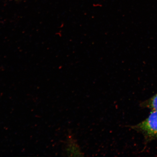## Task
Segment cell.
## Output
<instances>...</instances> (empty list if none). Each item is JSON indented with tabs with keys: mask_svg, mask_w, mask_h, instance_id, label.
<instances>
[{
	"mask_svg": "<svg viewBox=\"0 0 157 157\" xmlns=\"http://www.w3.org/2000/svg\"><path fill=\"white\" fill-rule=\"evenodd\" d=\"M130 127L142 132L148 140L157 138V111H152L144 121Z\"/></svg>",
	"mask_w": 157,
	"mask_h": 157,
	"instance_id": "obj_1",
	"label": "cell"
},
{
	"mask_svg": "<svg viewBox=\"0 0 157 157\" xmlns=\"http://www.w3.org/2000/svg\"><path fill=\"white\" fill-rule=\"evenodd\" d=\"M64 152L68 156H84L76 139L71 135L67 137L65 143Z\"/></svg>",
	"mask_w": 157,
	"mask_h": 157,
	"instance_id": "obj_2",
	"label": "cell"
},
{
	"mask_svg": "<svg viewBox=\"0 0 157 157\" xmlns=\"http://www.w3.org/2000/svg\"><path fill=\"white\" fill-rule=\"evenodd\" d=\"M146 103L147 107L152 111H157V93L149 99Z\"/></svg>",
	"mask_w": 157,
	"mask_h": 157,
	"instance_id": "obj_3",
	"label": "cell"
}]
</instances>
